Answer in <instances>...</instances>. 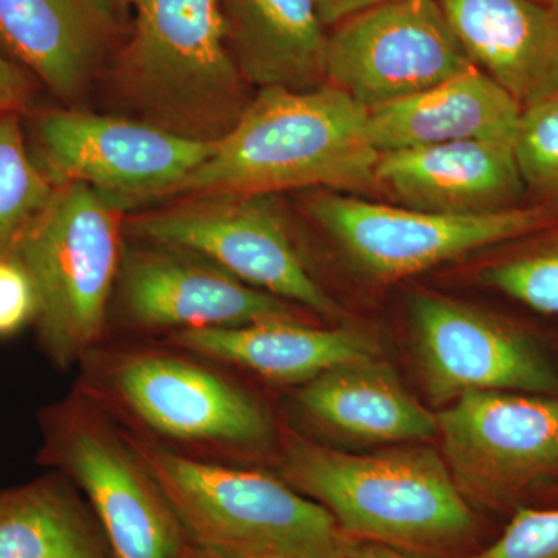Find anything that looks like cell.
<instances>
[{
	"label": "cell",
	"instance_id": "cell-1",
	"mask_svg": "<svg viewBox=\"0 0 558 558\" xmlns=\"http://www.w3.org/2000/svg\"><path fill=\"white\" fill-rule=\"evenodd\" d=\"M279 470V478L328 510L347 542L440 558L478 538V515L440 451L425 442L354 454L292 438Z\"/></svg>",
	"mask_w": 558,
	"mask_h": 558
},
{
	"label": "cell",
	"instance_id": "cell-2",
	"mask_svg": "<svg viewBox=\"0 0 558 558\" xmlns=\"http://www.w3.org/2000/svg\"><path fill=\"white\" fill-rule=\"evenodd\" d=\"M379 156L369 110L347 92L329 83L307 92L264 87L215 154L168 197L270 196L311 186L366 191L377 185Z\"/></svg>",
	"mask_w": 558,
	"mask_h": 558
},
{
	"label": "cell",
	"instance_id": "cell-3",
	"mask_svg": "<svg viewBox=\"0 0 558 558\" xmlns=\"http://www.w3.org/2000/svg\"><path fill=\"white\" fill-rule=\"evenodd\" d=\"M116 89L143 121L199 142L226 137L252 101L223 0H137Z\"/></svg>",
	"mask_w": 558,
	"mask_h": 558
},
{
	"label": "cell",
	"instance_id": "cell-4",
	"mask_svg": "<svg viewBox=\"0 0 558 558\" xmlns=\"http://www.w3.org/2000/svg\"><path fill=\"white\" fill-rule=\"evenodd\" d=\"M186 538L227 558H347V538L317 501L284 480L202 461L123 429Z\"/></svg>",
	"mask_w": 558,
	"mask_h": 558
},
{
	"label": "cell",
	"instance_id": "cell-5",
	"mask_svg": "<svg viewBox=\"0 0 558 558\" xmlns=\"http://www.w3.org/2000/svg\"><path fill=\"white\" fill-rule=\"evenodd\" d=\"M123 209L83 183L58 185L10 255L38 296V348L58 369L97 351L123 256Z\"/></svg>",
	"mask_w": 558,
	"mask_h": 558
},
{
	"label": "cell",
	"instance_id": "cell-6",
	"mask_svg": "<svg viewBox=\"0 0 558 558\" xmlns=\"http://www.w3.org/2000/svg\"><path fill=\"white\" fill-rule=\"evenodd\" d=\"M36 462L68 475L100 521L116 558H183L170 501L100 402L78 391L38 413Z\"/></svg>",
	"mask_w": 558,
	"mask_h": 558
},
{
	"label": "cell",
	"instance_id": "cell-7",
	"mask_svg": "<svg viewBox=\"0 0 558 558\" xmlns=\"http://www.w3.org/2000/svg\"><path fill=\"white\" fill-rule=\"evenodd\" d=\"M440 454L472 508L510 512L558 481V398L475 391L436 413Z\"/></svg>",
	"mask_w": 558,
	"mask_h": 558
},
{
	"label": "cell",
	"instance_id": "cell-8",
	"mask_svg": "<svg viewBox=\"0 0 558 558\" xmlns=\"http://www.w3.org/2000/svg\"><path fill=\"white\" fill-rule=\"evenodd\" d=\"M307 208L352 266L376 282L399 281L469 253L537 234L558 219L556 209L543 205L486 215H444L332 191L312 196Z\"/></svg>",
	"mask_w": 558,
	"mask_h": 558
},
{
	"label": "cell",
	"instance_id": "cell-9",
	"mask_svg": "<svg viewBox=\"0 0 558 558\" xmlns=\"http://www.w3.org/2000/svg\"><path fill=\"white\" fill-rule=\"evenodd\" d=\"M135 241L185 250L278 299L339 317L332 296L312 277L267 196L199 194L124 222Z\"/></svg>",
	"mask_w": 558,
	"mask_h": 558
},
{
	"label": "cell",
	"instance_id": "cell-10",
	"mask_svg": "<svg viewBox=\"0 0 558 558\" xmlns=\"http://www.w3.org/2000/svg\"><path fill=\"white\" fill-rule=\"evenodd\" d=\"M101 360L100 377L84 391L105 396L94 399L120 407L156 433L153 438L204 447H258L270 439L263 407L209 366L148 349Z\"/></svg>",
	"mask_w": 558,
	"mask_h": 558
},
{
	"label": "cell",
	"instance_id": "cell-11",
	"mask_svg": "<svg viewBox=\"0 0 558 558\" xmlns=\"http://www.w3.org/2000/svg\"><path fill=\"white\" fill-rule=\"evenodd\" d=\"M36 143L54 185L83 183L121 209L170 196L216 150L148 121L78 110L44 113Z\"/></svg>",
	"mask_w": 558,
	"mask_h": 558
},
{
	"label": "cell",
	"instance_id": "cell-12",
	"mask_svg": "<svg viewBox=\"0 0 558 558\" xmlns=\"http://www.w3.org/2000/svg\"><path fill=\"white\" fill-rule=\"evenodd\" d=\"M326 83L368 110L475 69L439 0H395L333 25Z\"/></svg>",
	"mask_w": 558,
	"mask_h": 558
},
{
	"label": "cell",
	"instance_id": "cell-13",
	"mask_svg": "<svg viewBox=\"0 0 558 558\" xmlns=\"http://www.w3.org/2000/svg\"><path fill=\"white\" fill-rule=\"evenodd\" d=\"M414 355L435 405L475 391L558 398L556 363L519 326L472 304L433 292L410 300Z\"/></svg>",
	"mask_w": 558,
	"mask_h": 558
},
{
	"label": "cell",
	"instance_id": "cell-14",
	"mask_svg": "<svg viewBox=\"0 0 558 558\" xmlns=\"http://www.w3.org/2000/svg\"><path fill=\"white\" fill-rule=\"evenodd\" d=\"M117 288L124 322L135 329L174 333L303 322L295 304L245 284L201 256L153 242L124 244Z\"/></svg>",
	"mask_w": 558,
	"mask_h": 558
},
{
	"label": "cell",
	"instance_id": "cell-15",
	"mask_svg": "<svg viewBox=\"0 0 558 558\" xmlns=\"http://www.w3.org/2000/svg\"><path fill=\"white\" fill-rule=\"evenodd\" d=\"M376 179L407 207L444 215L506 211L526 191L513 145L483 140L380 153Z\"/></svg>",
	"mask_w": 558,
	"mask_h": 558
},
{
	"label": "cell",
	"instance_id": "cell-16",
	"mask_svg": "<svg viewBox=\"0 0 558 558\" xmlns=\"http://www.w3.org/2000/svg\"><path fill=\"white\" fill-rule=\"evenodd\" d=\"M475 68L521 108L558 94V11L539 0H439Z\"/></svg>",
	"mask_w": 558,
	"mask_h": 558
},
{
	"label": "cell",
	"instance_id": "cell-17",
	"mask_svg": "<svg viewBox=\"0 0 558 558\" xmlns=\"http://www.w3.org/2000/svg\"><path fill=\"white\" fill-rule=\"evenodd\" d=\"M117 24L94 0H0V43L64 101L90 86Z\"/></svg>",
	"mask_w": 558,
	"mask_h": 558
},
{
	"label": "cell",
	"instance_id": "cell-18",
	"mask_svg": "<svg viewBox=\"0 0 558 558\" xmlns=\"http://www.w3.org/2000/svg\"><path fill=\"white\" fill-rule=\"evenodd\" d=\"M521 106L478 68L405 100L369 110V132L379 153L444 143L513 145Z\"/></svg>",
	"mask_w": 558,
	"mask_h": 558
},
{
	"label": "cell",
	"instance_id": "cell-19",
	"mask_svg": "<svg viewBox=\"0 0 558 558\" xmlns=\"http://www.w3.org/2000/svg\"><path fill=\"white\" fill-rule=\"evenodd\" d=\"M296 400L307 417L344 438L411 444L438 436L436 413L410 395L379 355L341 363L304 381Z\"/></svg>",
	"mask_w": 558,
	"mask_h": 558
},
{
	"label": "cell",
	"instance_id": "cell-20",
	"mask_svg": "<svg viewBox=\"0 0 558 558\" xmlns=\"http://www.w3.org/2000/svg\"><path fill=\"white\" fill-rule=\"evenodd\" d=\"M168 344L281 384H304L341 363L379 355V344L363 330L314 328L303 322L180 330L170 333Z\"/></svg>",
	"mask_w": 558,
	"mask_h": 558
},
{
	"label": "cell",
	"instance_id": "cell-21",
	"mask_svg": "<svg viewBox=\"0 0 558 558\" xmlns=\"http://www.w3.org/2000/svg\"><path fill=\"white\" fill-rule=\"evenodd\" d=\"M231 53L247 83L293 92L326 84L328 33L317 0H223Z\"/></svg>",
	"mask_w": 558,
	"mask_h": 558
},
{
	"label": "cell",
	"instance_id": "cell-22",
	"mask_svg": "<svg viewBox=\"0 0 558 558\" xmlns=\"http://www.w3.org/2000/svg\"><path fill=\"white\" fill-rule=\"evenodd\" d=\"M0 558H116L83 492L50 470L0 488Z\"/></svg>",
	"mask_w": 558,
	"mask_h": 558
},
{
	"label": "cell",
	"instance_id": "cell-23",
	"mask_svg": "<svg viewBox=\"0 0 558 558\" xmlns=\"http://www.w3.org/2000/svg\"><path fill=\"white\" fill-rule=\"evenodd\" d=\"M54 190L28 154L17 113H0V256L13 252Z\"/></svg>",
	"mask_w": 558,
	"mask_h": 558
},
{
	"label": "cell",
	"instance_id": "cell-24",
	"mask_svg": "<svg viewBox=\"0 0 558 558\" xmlns=\"http://www.w3.org/2000/svg\"><path fill=\"white\" fill-rule=\"evenodd\" d=\"M513 154L524 189L558 211V94L521 110Z\"/></svg>",
	"mask_w": 558,
	"mask_h": 558
},
{
	"label": "cell",
	"instance_id": "cell-25",
	"mask_svg": "<svg viewBox=\"0 0 558 558\" xmlns=\"http://www.w3.org/2000/svg\"><path fill=\"white\" fill-rule=\"evenodd\" d=\"M483 277L524 306L558 317V230L488 267Z\"/></svg>",
	"mask_w": 558,
	"mask_h": 558
},
{
	"label": "cell",
	"instance_id": "cell-26",
	"mask_svg": "<svg viewBox=\"0 0 558 558\" xmlns=\"http://www.w3.org/2000/svg\"><path fill=\"white\" fill-rule=\"evenodd\" d=\"M469 558H558V508H521L495 542Z\"/></svg>",
	"mask_w": 558,
	"mask_h": 558
},
{
	"label": "cell",
	"instance_id": "cell-27",
	"mask_svg": "<svg viewBox=\"0 0 558 558\" xmlns=\"http://www.w3.org/2000/svg\"><path fill=\"white\" fill-rule=\"evenodd\" d=\"M38 296L27 269L13 255L0 256V339L33 325Z\"/></svg>",
	"mask_w": 558,
	"mask_h": 558
},
{
	"label": "cell",
	"instance_id": "cell-28",
	"mask_svg": "<svg viewBox=\"0 0 558 558\" xmlns=\"http://www.w3.org/2000/svg\"><path fill=\"white\" fill-rule=\"evenodd\" d=\"M28 95V81L14 62L0 53V113L16 112Z\"/></svg>",
	"mask_w": 558,
	"mask_h": 558
},
{
	"label": "cell",
	"instance_id": "cell-29",
	"mask_svg": "<svg viewBox=\"0 0 558 558\" xmlns=\"http://www.w3.org/2000/svg\"><path fill=\"white\" fill-rule=\"evenodd\" d=\"M395 0H317L319 16L325 25H337L349 16Z\"/></svg>",
	"mask_w": 558,
	"mask_h": 558
},
{
	"label": "cell",
	"instance_id": "cell-30",
	"mask_svg": "<svg viewBox=\"0 0 558 558\" xmlns=\"http://www.w3.org/2000/svg\"><path fill=\"white\" fill-rule=\"evenodd\" d=\"M347 557L349 558H416L399 550L385 548V546L371 545V543L347 542Z\"/></svg>",
	"mask_w": 558,
	"mask_h": 558
},
{
	"label": "cell",
	"instance_id": "cell-31",
	"mask_svg": "<svg viewBox=\"0 0 558 558\" xmlns=\"http://www.w3.org/2000/svg\"><path fill=\"white\" fill-rule=\"evenodd\" d=\"M108 16L119 22L121 16H126L131 10H134L137 0H94Z\"/></svg>",
	"mask_w": 558,
	"mask_h": 558
},
{
	"label": "cell",
	"instance_id": "cell-32",
	"mask_svg": "<svg viewBox=\"0 0 558 558\" xmlns=\"http://www.w3.org/2000/svg\"><path fill=\"white\" fill-rule=\"evenodd\" d=\"M183 558H227L219 556V554L211 553V550L199 548L193 543H186L185 550H183Z\"/></svg>",
	"mask_w": 558,
	"mask_h": 558
},
{
	"label": "cell",
	"instance_id": "cell-33",
	"mask_svg": "<svg viewBox=\"0 0 558 558\" xmlns=\"http://www.w3.org/2000/svg\"><path fill=\"white\" fill-rule=\"evenodd\" d=\"M548 3L554 10L558 11V0H548Z\"/></svg>",
	"mask_w": 558,
	"mask_h": 558
},
{
	"label": "cell",
	"instance_id": "cell-34",
	"mask_svg": "<svg viewBox=\"0 0 558 558\" xmlns=\"http://www.w3.org/2000/svg\"><path fill=\"white\" fill-rule=\"evenodd\" d=\"M539 2L548 3V0H539Z\"/></svg>",
	"mask_w": 558,
	"mask_h": 558
},
{
	"label": "cell",
	"instance_id": "cell-35",
	"mask_svg": "<svg viewBox=\"0 0 558 558\" xmlns=\"http://www.w3.org/2000/svg\"><path fill=\"white\" fill-rule=\"evenodd\" d=\"M347 558H349V557H347Z\"/></svg>",
	"mask_w": 558,
	"mask_h": 558
}]
</instances>
